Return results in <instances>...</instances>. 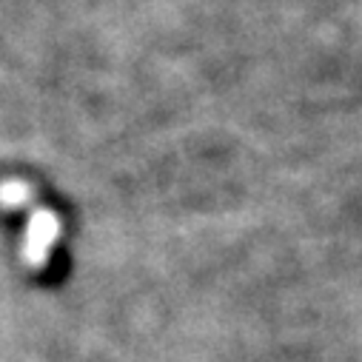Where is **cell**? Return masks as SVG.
Instances as JSON below:
<instances>
[{
  "label": "cell",
  "instance_id": "obj_2",
  "mask_svg": "<svg viewBox=\"0 0 362 362\" xmlns=\"http://www.w3.org/2000/svg\"><path fill=\"white\" fill-rule=\"evenodd\" d=\"M29 200H32V189L23 180H6V183H0V206L4 209H21Z\"/></svg>",
  "mask_w": 362,
  "mask_h": 362
},
{
  "label": "cell",
  "instance_id": "obj_1",
  "mask_svg": "<svg viewBox=\"0 0 362 362\" xmlns=\"http://www.w3.org/2000/svg\"><path fill=\"white\" fill-rule=\"evenodd\" d=\"M57 237H60V220H57V214L49 211V209H37V211L29 217V226H26V237H23V262H26L29 268H35V271L46 268Z\"/></svg>",
  "mask_w": 362,
  "mask_h": 362
}]
</instances>
